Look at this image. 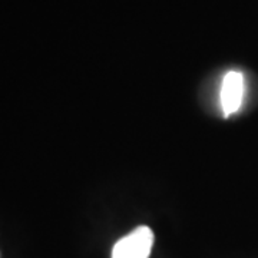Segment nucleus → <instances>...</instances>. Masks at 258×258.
I'll use <instances>...</instances> for the list:
<instances>
[{
  "mask_svg": "<svg viewBox=\"0 0 258 258\" xmlns=\"http://www.w3.org/2000/svg\"><path fill=\"white\" fill-rule=\"evenodd\" d=\"M244 96V76L240 72H228L222 81L221 106L224 115L230 116L240 109Z\"/></svg>",
  "mask_w": 258,
  "mask_h": 258,
  "instance_id": "obj_2",
  "label": "nucleus"
},
{
  "mask_svg": "<svg viewBox=\"0 0 258 258\" xmlns=\"http://www.w3.org/2000/svg\"><path fill=\"white\" fill-rule=\"evenodd\" d=\"M154 245V232L141 225L120 238L112 249V258H148Z\"/></svg>",
  "mask_w": 258,
  "mask_h": 258,
  "instance_id": "obj_1",
  "label": "nucleus"
}]
</instances>
